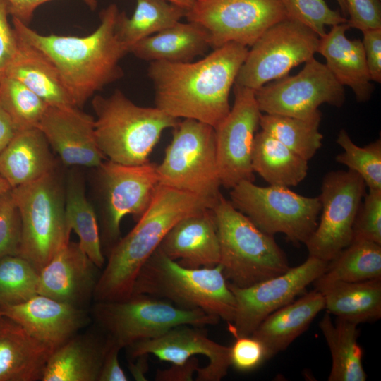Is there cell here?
<instances>
[{
	"label": "cell",
	"instance_id": "cell-1",
	"mask_svg": "<svg viewBox=\"0 0 381 381\" xmlns=\"http://www.w3.org/2000/svg\"><path fill=\"white\" fill-rule=\"evenodd\" d=\"M248 48L230 42L200 60L150 62L155 107L176 118L217 127L228 115L229 95Z\"/></svg>",
	"mask_w": 381,
	"mask_h": 381
},
{
	"label": "cell",
	"instance_id": "cell-2",
	"mask_svg": "<svg viewBox=\"0 0 381 381\" xmlns=\"http://www.w3.org/2000/svg\"><path fill=\"white\" fill-rule=\"evenodd\" d=\"M119 8L111 4L100 13V23L84 36L42 35L12 18L18 37L44 52L55 65L75 106L81 108L97 92L123 75L121 60L129 53L117 38Z\"/></svg>",
	"mask_w": 381,
	"mask_h": 381
},
{
	"label": "cell",
	"instance_id": "cell-3",
	"mask_svg": "<svg viewBox=\"0 0 381 381\" xmlns=\"http://www.w3.org/2000/svg\"><path fill=\"white\" fill-rule=\"evenodd\" d=\"M213 207L195 195L159 184L150 205L135 226L110 250L94 291V301L129 298L140 270L175 224Z\"/></svg>",
	"mask_w": 381,
	"mask_h": 381
},
{
	"label": "cell",
	"instance_id": "cell-4",
	"mask_svg": "<svg viewBox=\"0 0 381 381\" xmlns=\"http://www.w3.org/2000/svg\"><path fill=\"white\" fill-rule=\"evenodd\" d=\"M138 294L164 299L183 309H200L227 323L234 317L235 298L219 264L186 267L158 248L137 274L131 295Z\"/></svg>",
	"mask_w": 381,
	"mask_h": 381
},
{
	"label": "cell",
	"instance_id": "cell-5",
	"mask_svg": "<svg viewBox=\"0 0 381 381\" xmlns=\"http://www.w3.org/2000/svg\"><path fill=\"white\" fill-rule=\"evenodd\" d=\"M92 106L98 147L107 159L121 164L149 162L164 131L179 121L156 107L135 104L120 90L108 97L95 95Z\"/></svg>",
	"mask_w": 381,
	"mask_h": 381
},
{
	"label": "cell",
	"instance_id": "cell-6",
	"mask_svg": "<svg viewBox=\"0 0 381 381\" xmlns=\"http://www.w3.org/2000/svg\"><path fill=\"white\" fill-rule=\"evenodd\" d=\"M212 211L219 242V264L229 284L247 287L290 268L274 236L260 230L223 195Z\"/></svg>",
	"mask_w": 381,
	"mask_h": 381
},
{
	"label": "cell",
	"instance_id": "cell-7",
	"mask_svg": "<svg viewBox=\"0 0 381 381\" xmlns=\"http://www.w3.org/2000/svg\"><path fill=\"white\" fill-rule=\"evenodd\" d=\"M11 190L21 222L18 255L40 272L70 242L65 188L54 170Z\"/></svg>",
	"mask_w": 381,
	"mask_h": 381
},
{
	"label": "cell",
	"instance_id": "cell-8",
	"mask_svg": "<svg viewBox=\"0 0 381 381\" xmlns=\"http://www.w3.org/2000/svg\"><path fill=\"white\" fill-rule=\"evenodd\" d=\"M157 171L159 184L192 193L214 206L222 195L214 128L190 119L179 121Z\"/></svg>",
	"mask_w": 381,
	"mask_h": 381
},
{
	"label": "cell",
	"instance_id": "cell-9",
	"mask_svg": "<svg viewBox=\"0 0 381 381\" xmlns=\"http://www.w3.org/2000/svg\"><path fill=\"white\" fill-rule=\"evenodd\" d=\"M92 316L107 337L121 349L157 337L179 325L204 327L216 325L220 320L200 309L181 308L167 300L145 294L95 302Z\"/></svg>",
	"mask_w": 381,
	"mask_h": 381
},
{
	"label": "cell",
	"instance_id": "cell-10",
	"mask_svg": "<svg viewBox=\"0 0 381 381\" xmlns=\"http://www.w3.org/2000/svg\"><path fill=\"white\" fill-rule=\"evenodd\" d=\"M230 198L260 230L273 236L283 234L296 245L305 244L313 234L321 210L318 196H304L285 186H259L248 181L231 188Z\"/></svg>",
	"mask_w": 381,
	"mask_h": 381
},
{
	"label": "cell",
	"instance_id": "cell-11",
	"mask_svg": "<svg viewBox=\"0 0 381 381\" xmlns=\"http://www.w3.org/2000/svg\"><path fill=\"white\" fill-rule=\"evenodd\" d=\"M320 37L310 29L286 18L270 27L248 49L236 85L258 90L288 75L317 53Z\"/></svg>",
	"mask_w": 381,
	"mask_h": 381
},
{
	"label": "cell",
	"instance_id": "cell-12",
	"mask_svg": "<svg viewBox=\"0 0 381 381\" xmlns=\"http://www.w3.org/2000/svg\"><path fill=\"white\" fill-rule=\"evenodd\" d=\"M365 193L364 181L351 170L325 175L318 196L321 216L305 243L309 256L328 262L352 242L354 220Z\"/></svg>",
	"mask_w": 381,
	"mask_h": 381
},
{
	"label": "cell",
	"instance_id": "cell-13",
	"mask_svg": "<svg viewBox=\"0 0 381 381\" xmlns=\"http://www.w3.org/2000/svg\"><path fill=\"white\" fill-rule=\"evenodd\" d=\"M186 18L207 30L214 49L230 42L251 47L287 16L282 0H195Z\"/></svg>",
	"mask_w": 381,
	"mask_h": 381
},
{
	"label": "cell",
	"instance_id": "cell-14",
	"mask_svg": "<svg viewBox=\"0 0 381 381\" xmlns=\"http://www.w3.org/2000/svg\"><path fill=\"white\" fill-rule=\"evenodd\" d=\"M255 96L262 113L300 119L322 115L318 107L323 104L341 107L346 99L344 86L315 57L297 74L262 85Z\"/></svg>",
	"mask_w": 381,
	"mask_h": 381
},
{
	"label": "cell",
	"instance_id": "cell-15",
	"mask_svg": "<svg viewBox=\"0 0 381 381\" xmlns=\"http://www.w3.org/2000/svg\"><path fill=\"white\" fill-rule=\"evenodd\" d=\"M327 263L308 256L302 264L247 287L229 284L235 301L234 320L228 323L235 337L250 336L269 315L293 301L326 270Z\"/></svg>",
	"mask_w": 381,
	"mask_h": 381
},
{
	"label": "cell",
	"instance_id": "cell-16",
	"mask_svg": "<svg viewBox=\"0 0 381 381\" xmlns=\"http://www.w3.org/2000/svg\"><path fill=\"white\" fill-rule=\"evenodd\" d=\"M230 111L214 128L217 165L222 186L231 189L255 181L251 153L262 115L253 89L234 84Z\"/></svg>",
	"mask_w": 381,
	"mask_h": 381
},
{
	"label": "cell",
	"instance_id": "cell-17",
	"mask_svg": "<svg viewBox=\"0 0 381 381\" xmlns=\"http://www.w3.org/2000/svg\"><path fill=\"white\" fill-rule=\"evenodd\" d=\"M97 168L104 202L102 233L112 248L121 238L123 218L130 214L137 221L150 205L159 184L157 164L126 165L107 159Z\"/></svg>",
	"mask_w": 381,
	"mask_h": 381
},
{
	"label": "cell",
	"instance_id": "cell-18",
	"mask_svg": "<svg viewBox=\"0 0 381 381\" xmlns=\"http://www.w3.org/2000/svg\"><path fill=\"white\" fill-rule=\"evenodd\" d=\"M126 349L131 359L152 354L172 364L203 355L209 363L197 370V381H220L231 366L230 346L214 341L200 327L193 325L174 327L157 337L135 342Z\"/></svg>",
	"mask_w": 381,
	"mask_h": 381
},
{
	"label": "cell",
	"instance_id": "cell-19",
	"mask_svg": "<svg viewBox=\"0 0 381 381\" xmlns=\"http://www.w3.org/2000/svg\"><path fill=\"white\" fill-rule=\"evenodd\" d=\"M37 128L67 166L99 167L107 160L97 144L95 118L76 106H48Z\"/></svg>",
	"mask_w": 381,
	"mask_h": 381
},
{
	"label": "cell",
	"instance_id": "cell-20",
	"mask_svg": "<svg viewBox=\"0 0 381 381\" xmlns=\"http://www.w3.org/2000/svg\"><path fill=\"white\" fill-rule=\"evenodd\" d=\"M0 309L53 351L78 334L88 320L84 308L41 294Z\"/></svg>",
	"mask_w": 381,
	"mask_h": 381
},
{
	"label": "cell",
	"instance_id": "cell-21",
	"mask_svg": "<svg viewBox=\"0 0 381 381\" xmlns=\"http://www.w3.org/2000/svg\"><path fill=\"white\" fill-rule=\"evenodd\" d=\"M99 267L69 242L39 272L38 294L84 308L92 298Z\"/></svg>",
	"mask_w": 381,
	"mask_h": 381
},
{
	"label": "cell",
	"instance_id": "cell-22",
	"mask_svg": "<svg viewBox=\"0 0 381 381\" xmlns=\"http://www.w3.org/2000/svg\"><path fill=\"white\" fill-rule=\"evenodd\" d=\"M157 248L186 267H212L219 265V242L212 209H206L179 220Z\"/></svg>",
	"mask_w": 381,
	"mask_h": 381
},
{
	"label": "cell",
	"instance_id": "cell-23",
	"mask_svg": "<svg viewBox=\"0 0 381 381\" xmlns=\"http://www.w3.org/2000/svg\"><path fill=\"white\" fill-rule=\"evenodd\" d=\"M346 23L335 25L320 37L317 53L326 61V66L336 80L353 90L359 102L368 101L373 92L362 41L349 40Z\"/></svg>",
	"mask_w": 381,
	"mask_h": 381
},
{
	"label": "cell",
	"instance_id": "cell-24",
	"mask_svg": "<svg viewBox=\"0 0 381 381\" xmlns=\"http://www.w3.org/2000/svg\"><path fill=\"white\" fill-rule=\"evenodd\" d=\"M52 351L16 322L0 318V381L42 380Z\"/></svg>",
	"mask_w": 381,
	"mask_h": 381
},
{
	"label": "cell",
	"instance_id": "cell-25",
	"mask_svg": "<svg viewBox=\"0 0 381 381\" xmlns=\"http://www.w3.org/2000/svg\"><path fill=\"white\" fill-rule=\"evenodd\" d=\"M56 170L50 146L38 128L18 131L0 153V176L11 188Z\"/></svg>",
	"mask_w": 381,
	"mask_h": 381
},
{
	"label": "cell",
	"instance_id": "cell-26",
	"mask_svg": "<svg viewBox=\"0 0 381 381\" xmlns=\"http://www.w3.org/2000/svg\"><path fill=\"white\" fill-rule=\"evenodd\" d=\"M323 309L324 297L314 289L269 315L251 336L262 344L269 359L287 349Z\"/></svg>",
	"mask_w": 381,
	"mask_h": 381
},
{
	"label": "cell",
	"instance_id": "cell-27",
	"mask_svg": "<svg viewBox=\"0 0 381 381\" xmlns=\"http://www.w3.org/2000/svg\"><path fill=\"white\" fill-rule=\"evenodd\" d=\"M107 342L94 333L76 334L52 352L42 381H99Z\"/></svg>",
	"mask_w": 381,
	"mask_h": 381
},
{
	"label": "cell",
	"instance_id": "cell-28",
	"mask_svg": "<svg viewBox=\"0 0 381 381\" xmlns=\"http://www.w3.org/2000/svg\"><path fill=\"white\" fill-rule=\"evenodd\" d=\"M211 48L210 35L202 25L191 21L178 22L136 42L129 53L147 61L185 63Z\"/></svg>",
	"mask_w": 381,
	"mask_h": 381
},
{
	"label": "cell",
	"instance_id": "cell-29",
	"mask_svg": "<svg viewBox=\"0 0 381 381\" xmlns=\"http://www.w3.org/2000/svg\"><path fill=\"white\" fill-rule=\"evenodd\" d=\"M18 40L17 53L4 75L21 82L49 106H75L50 59L19 37Z\"/></svg>",
	"mask_w": 381,
	"mask_h": 381
},
{
	"label": "cell",
	"instance_id": "cell-30",
	"mask_svg": "<svg viewBox=\"0 0 381 381\" xmlns=\"http://www.w3.org/2000/svg\"><path fill=\"white\" fill-rule=\"evenodd\" d=\"M315 289L322 294L327 313L338 318L358 325L381 318V279L335 281Z\"/></svg>",
	"mask_w": 381,
	"mask_h": 381
},
{
	"label": "cell",
	"instance_id": "cell-31",
	"mask_svg": "<svg viewBox=\"0 0 381 381\" xmlns=\"http://www.w3.org/2000/svg\"><path fill=\"white\" fill-rule=\"evenodd\" d=\"M308 162L265 131L256 132L252 169L270 186H296L307 176Z\"/></svg>",
	"mask_w": 381,
	"mask_h": 381
},
{
	"label": "cell",
	"instance_id": "cell-32",
	"mask_svg": "<svg viewBox=\"0 0 381 381\" xmlns=\"http://www.w3.org/2000/svg\"><path fill=\"white\" fill-rule=\"evenodd\" d=\"M358 324L337 318L332 322L326 313L319 327L329 349L332 366L329 381H365L366 373L363 365V349L358 343Z\"/></svg>",
	"mask_w": 381,
	"mask_h": 381
},
{
	"label": "cell",
	"instance_id": "cell-33",
	"mask_svg": "<svg viewBox=\"0 0 381 381\" xmlns=\"http://www.w3.org/2000/svg\"><path fill=\"white\" fill-rule=\"evenodd\" d=\"M135 9L131 17L119 13L115 33L129 52L136 42L156 34L186 18L187 10L167 0H135Z\"/></svg>",
	"mask_w": 381,
	"mask_h": 381
},
{
	"label": "cell",
	"instance_id": "cell-34",
	"mask_svg": "<svg viewBox=\"0 0 381 381\" xmlns=\"http://www.w3.org/2000/svg\"><path fill=\"white\" fill-rule=\"evenodd\" d=\"M65 211L68 222L79 237L78 244L87 257L101 268L105 259L95 212L87 200L81 176L71 172L65 188Z\"/></svg>",
	"mask_w": 381,
	"mask_h": 381
},
{
	"label": "cell",
	"instance_id": "cell-35",
	"mask_svg": "<svg viewBox=\"0 0 381 381\" xmlns=\"http://www.w3.org/2000/svg\"><path fill=\"white\" fill-rule=\"evenodd\" d=\"M381 279V245L354 240L328 262L326 270L313 283L315 288L335 281L347 282Z\"/></svg>",
	"mask_w": 381,
	"mask_h": 381
},
{
	"label": "cell",
	"instance_id": "cell-36",
	"mask_svg": "<svg viewBox=\"0 0 381 381\" xmlns=\"http://www.w3.org/2000/svg\"><path fill=\"white\" fill-rule=\"evenodd\" d=\"M322 115L300 119L280 114H262L260 128L286 147L309 161L322 145L319 131Z\"/></svg>",
	"mask_w": 381,
	"mask_h": 381
},
{
	"label": "cell",
	"instance_id": "cell-37",
	"mask_svg": "<svg viewBox=\"0 0 381 381\" xmlns=\"http://www.w3.org/2000/svg\"><path fill=\"white\" fill-rule=\"evenodd\" d=\"M0 104L17 131L37 128L49 106L21 82L6 75L0 78Z\"/></svg>",
	"mask_w": 381,
	"mask_h": 381
},
{
	"label": "cell",
	"instance_id": "cell-38",
	"mask_svg": "<svg viewBox=\"0 0 381 381\" xmlns=\"http://www.w3.org/2000/svg\"><path fill=\"white\" fill-rule=\"evenodd\" d=\"M39 272L25 259L9 255L0 260V308L24 303L38 294Z\"/></svg>",
	"mask_w": 381,
	"mask_h": 381
},
{
	"label": "cell",
	"instance_id": "cell-39",
	"mask_svg": "<svg viewBox=\"0 0 381 381\" xmlns=\"http://www.w3.org/2000/svg\"><path fill=\"white\" fill-rule=\"evenodd\" d=\"M336 141L343 150L336 156V161L357 173L368 189H381L380 138L359 147L345 129H341Z\"/></svg>",
	"mask_w": 381,
	"mask_h": 381
},
{
	"label": "cell",
	"instance_id": "cell-40",
	"mask_svg": "<svg viewBox=\"0 0 381 381\" xmlns=\"http://www.w3.org/2000/svg\"><path fill=\"white\" fill-rule=\"evenodd\" d=\"M287 18L298 22L319 37L326 34L325 26L347 22L339 11L332 9L325 0H282Z\"/></svg>",
	"mask_w": 381,
	"mask_h": 381
},
{
	"label": "cell",
	"instance_id": "cell-41",
	"mask_svg": "<svg viewBox=\"0 0 381 381\" xmlns=\"http://www.w3.org/2000/svg\"><path fill=\"white\" fill-rule=\"evenodd\" d=\"M366 240L381 245V189H368L357 212L353 240Z\"/></svg>",
	"mask_w": 381,
	"mask_h": 381
},
{
	"label": "cell",
	"instance_id": "cell-42",
	"mask_svg": "<svg viewBox=\"0 0 381 381\" xmlns=\"http://www.w3.org/2000/svg\"><path fill=\"white\" fill-rule=\"evenodd\" d=\"M11 189L0 195V260L18 254L21 222Z\"/></svg>",
	"mask_w": 381,
	"mask_h": 381
},
{
	"label": "cell",
	"instance_id": "cell-43",
	"mask_svg": "<svg viewBox=\"0 0 381 381\" xmlns=\"http://www.w3.org/2000/svg\"><path fill=\"white\" fill-rule=\"evenodd\" d=\"M229 356L231 366L242 372L253 370L267 360L265 348L251 335L236 338Z\"/></svg>",
	"mask_w": 381,
	"mask_h": 381
},
{
	"label": "cell",
	"instance_id": "cell-44",
	"mask_svg": "<svg viewBox=\"0 0 381 381\" xmlns=\"http://www.w3.org/2000/svg\"><path fill=\"white\" fill-rule=\"evenodd\" d=\"M347 15L349 19L347 23L363 32L365 30L381 28V3L380 0H345Z\"/></svg>",
	"mask_w": 381,
	"mask_h": 381
},
{
	"label": "cell",
	"instance_id": "cell-45",
	"mask_svg": "<svg viewBox=\"0 0 381 381\" xmlns=\"http://www.w3.org/2000/svg\"><path fill=\"white\" fill-rule=\"evenodd\" d=\"M8 2L0 0V78L5 75L18 47L16 32L8 21Z\"/></svg>",
	"mask_w": 381,
	"mask_h": 381
},
{
	"label": "cell",
	"instance_id": "cell-46",
	"mask_svg": "<svg viewBox=\"0 0 381 381\" xmlns=\"http://www.w3.org/2000/svg\"><path fill=\"white\" fill-rule=\"evenodd\" d=\"M368 69L372 81L381 83V28L362 32Z\"/></svg>",
	"mask_w": 381,
	"mask_h": 381
},
{
	"label": "cell",
	"instance_id": "cell-47",
	"mask_svg": "<svg viewBox=\"0 0 381 381\" xmlns=\"http://www.w3.org/2000/svg\"><path fill=\"white\" fill-rule=\"evenodd\" d=\"M107 341L99 381H127L128 377L119 361V353L121 348L109 337Z\"/></svg>",
	"mask_w": 381,
	"mask_h": 381
},
{
	"label": "cell",
	"instance_id": "cell-48",
	"mask_svg": "<svg viewBox=\"0 0 381 381\" xmlns=\"http://www.w3.org/2000/svg\"><path fill=\"white\" fill-rule=\"evenodd\" d=\"M50 1L52 0H6L8 4L9 15L28 25L32 19L35 10L42 4ZM82 1L92 10L97 8V0Z\"/></svg>",
	"mask_w": 381,
	"mask_h": 381
},
{
	"label": "cell",
	"instance_id": "cell-49",
	"mask_svg": "<svg viewBox=\"0 0 381 381\" xmlns=\"http://www.w3.org/2000/svg\"><path fill=\"white\" fill-rule=\"evenodd\" d=\"M200 368L198 359L193 356L186 361L165 370H158L155 374L157 381H192L195 373Z\"/></svg>",
	"mask_w": 381,
	"mask_h": 381
},
{
	"label": "cell",
	"instance_id": "cell-50",
	"mask_svg": "<svg viewBox=\"0 0 381 381\" xmlns=\"http://www.w3.org/2000/svg\"><path fill=\"white\" fill-rule=\"evenodd\" d=\"M17 131L0 104V153L13 138Z\"/></svg>",
	"mask_w": 381,
	"mask_h": 381
},
{
	"label": "cell",
	"instance_id": "cell-51",
	"mask_svg": "<svg viewBox=\"0 0 381 381\" xmlns=\"http://www.w3.org/2000/svg\"><path fill=\"white\" fill-rule=\"evenodd\" d=\"M148 356L142 355L135 359H137L135 362L132 361H128V369L133 378L137 381H145L147 380L146 374L148 371Z\"/></svg>",
	"mask_w": 381,
	"mask_h": 381
},
{
	"label": "cell",
	"instance_id": "cell-52",
	"mask_svg": "<svg viewBox=\"0 0 381 381\" xmlns=\"http://www.w3.org/2000/svg\"><path fill=\"white\" fill-rule=\"evenodd\" d=\"M174 4H176L187 11L193 6L195 0H167Z\"/></svg>",
	"mask_w": 381,
	"mask_h": 381
},
{
	"label": "cell",
	"instance_id": "cell-53",
	"mask_svg": "<svg viewBox=\"0 0 381 381\" xmlns=\"http://www.w3.org/2000/svg\"><path fill=\"white\" fill-rule=\"evenodd\" d=\"M10 189L8 183L0 176V195Z\"/></svg>",
	"mask_w": 381,
	"mask_h": 381
},
{
	"label": "cell",
	"instance_id": "cell-54",
	"mask_svg": "<svg viewBox=\"0 0 381 381\" xmlns=\"http://www.w3.org/2000/svg\"><path fill=\"white\" fill-rule=\"evenodd\" d=\"M337 1V4H339L340 9L342 11V13L344 15V17L346 18L347 15V8L345 0H336Z\"/></svg>",
	"mask_w": 381,
	"mask_h": 381
},
{
	"label": "cell",
	"instance_id": "cell-55",
	"mask_svg": "<svg viewBox=\"0 0 381 381\" xmlns=\"http://www.w3.org/2000/svg\"><path fill=\"white\" fill-rule=\"evenodd\" d=\"M3 315H3V313H2V312H1V309H0V318H1Z\"/></svg>",
	"mask_w": 381,
	"mask_h": 381
}]
</instances>
